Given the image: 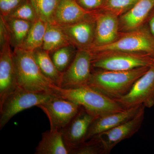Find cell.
Wrapping results in <instances>:
<instances>
[{"instance_id": "cell-31", "label": "cell", "mask_w": 154, "mask_h": 154, "mask_svg": "<svg viewBox=\"0 0 154 154\" xmlns=\"http://www.w3.org/2000/svg\"><path fill=\"white\" fill-rule=\"evenodd\" d=\"M145 25L148 28L149 32L154 36V9L148 18Z\"/></svg>"}, {"instance_id": "cell-19", "label": "cell", "mask_w": 154, "mask_h": 154, "mask_svg": "<svg viewBox=\"0 0 154 154\" xmlns=\"http://www.w3.org/2000/svg\"><path fill=\"white\" fill-rule=\"evenodd\" d=\"M2 17L8 30L11 46L14 49L19 48L25 41L33 23L21 19Z\"/></svg>"}, {"instance_id": "cell-16", "label": "cell", "mask_w": 154, "mask_h": 154, "mask_svg": "<svg viewBox=\"0 0 154 154\" xmlns=\"http://www.w3.org/2000/svg\"><path fill=\"white\" fill-rule=\"evenodd\" d=\"M154 9V0H138L119 17V32H129L144 26Z\"/></svg>"}, {"instance_id": "cell-24", "label": "cell", "mask_w": 154, "mask_h": 154, "mask_svg": "<svg viewBox=\"0 0 154 154\" xmlns=\"http://www.w3.org/2000/svg\"><path fill=\"white\" fill-rule=\"evenodd\" d=\"M38 17L47 23H52L54 16L61 0H30Z\"/></svg>"}, {"instance_id": "cell-8", "label": "cell", "mask_w": 154, "mask_h": 154, "mask_svg": "<svg viewBox=\"0 0 154 154\" xmlns=\"http://www.w3.org/2000/svg\"><path fill=\"white\" fill-rule=\"evenodd\" d=\"M82 106L69 99L54 94L38 105L47 116L50 129L61 131L76 115Z\"/></svg>"}, {"instance_id": "cell-21", "label": "cell", "mask_w": 154, "mask_h": 154, "mask_svg": "<svg viewBox=\"0 0 154 154\" xmlns=\"http://www.w3.org/2000/svg\"><path fill=\"white\" fill-rule=\"evenodd\" d=\"M71 44L60 26L47 23L42 48L51 53L59 48Z\"/></svg>"}, {"instance_id": "cell-18", "label": "cell", "mask_w": 154, "mask_h": 154, "mask_svg": "<svg viewBox=\"0 0 154 154\" xmlns=\"http://www.w3.org/2000/svg\"><path fill=\"white\" fill-rule=\"evenodd\" d=\"M35 154H69L61 131L50 129L42 133Z\"/></svg>"}, {"instance_id": "cell-9", "label": "cell", "mask_w": 154, "mask_h": 154, "mask_svg": "<svg viewBox=\"0 0 154 154\" xmlns=\"http://www.w3.org/2000/svg\"><path fill=\"white\" fill-rule=\"evenodd\" d=\"M124 108L138 105L151 108L154 105V63L138 79L129 92L115 99Z\"/></svg>"}, {"instance_id": "cell-1", "label": "cell", "mask_w": 154, "mask_h": 154, "mask_svg": "<svg viewBox=\"0 0 154 154\" xmlns=\"http://www.w3.org/2000/svg\"><path fill=\"white\" fill-rule=\"evenodd\" d=\"M54 94L77 103L96 118L125 109L115 99L89 86L69 89L55 86Z\"/></svg>"}, {"instance_id": "cell-12", "label": "cell", "mask_w": 154, "mask_h": 154, "mask_svg": "<svg viewBox=\"0 0 154 154\" xmlns=\"http://www.w3.org/2000/svg\"><path fill=\"white\" fill-rule=\"evenodd\" d=\"M95 39L89 50L113 43L119 37V17L109 12L96 10Z\"/></svg>"}, {"instance_id": "cell-4", "label": "cell", "mask_w": 154, "mask_h": 154, "mask_svg": "<svg viewBox=\"0 0 154 154\" xmlns=\"http://www.w3.org/2000/svg\"><path fill=\"white\" fill-rule=\"evenodd\" d=\"M89 50L93 53L120 51L148 56L154 59V36L145 25L137 30L120 32L118 39L113 43Z\"/></svg>"}, {"instance_id": "cell-23", "label": "cell", "mask_w": 154, "mask_h": 154, "mask_svg": "<svg viewBox=\"0 0 154 154\" xmlns=\"http://www.w3.org/2000/svg\"><path fill=\"white\" fill-rule=\"evenodd\" d=\"M77 48L72 44L59 48L52 53L51 59L58 70L62 73L69 66L74 58Z\"/></svg>"}, {"instance_id": "cell-14", "label": "cell", "mask_w": 154, "mask_h": 154, "mask_svg": "<svg viewBox=\"0 0 154 154\" xmlns=\"http://www.w3.org/2000/svg\"><path fill=\"white\" fill-rule=\"evenodd\" d=\"M143 105H138L95 119L88 130L85 141L102 133L118 126L137 115Z\"/></svg>"}, {"instance_id": "cell-29", "label": "cell", "mask_w": 154, "mask_h": 154, "mask_svg": "<svg viewBox=\"0 0 154 154\" xmlns=\"http://www.w3.org/2000/svg\"><path fill=\"white\" fill-rule=\"evenodd\" d=\"M83 9L87 11H93L102 8L104 0H76Z\"/></svg>"}, {"instance_id": "cell-28", "label": "cell", "mask_w": 154, "mask_h": 154, "mask_svg": "<svg viewBox=\"0 0 154 154\" xmlns=\"http://www.w3.org/2000/svg\"><path fill=\"white\" fill-rule=\"evenodd\" d=\"M26 0H0L1 15L7 16Z\"/></svg>"}, {"instance_id": "cell-2", "label": "cell", "mask_w": 154, "mask_h": 154, "mask_svg": "<svg viewBox=\"0 0 154 154\" xmlns=\"http://www.w3.org/2000/svg\"><path fill=\"white\" fill-rule=\"evenodd\" d=\"M13 55L18 87L30 92L54 94L55 85L42 73L34 59L33 51L16 48Z\"/></svg>"}, {"instance_id": "cell-17", "label": "cell", "mask_w": 154, "mask_h": 154, "mask_svg": "<svg viewBox=\"0 0 154 154\" xmlns=\"http://www.w3.org/2000/svg\"><path fill=\"white\" fill-rule=\"evenodd\" d=\"M94 11L83 9L76 0H61L55 11L52 23L60 26L71 25L88 17Z\"/></svg>"}, {"instance_id": "cell-25", "label": "cell", "mask_w": 154, "mask_h": 154, "mask_svg": "<svg viewBox=\"0 0 154 154\" xmlns=\"http://www.w3.org/2000/svg\"><path fill=\"white\" fill-rule=\"evenodd\" d=\"M4 17L21 19L32 23L36 22L39 19L35 8L30 0H26L8 15Z\"/></svg>"}, {"instance_id": "cell-7", "label": "cell", "mask_w": 154, "mask_h": 154, "mask_svg": "<svg viewBox=\"0 0 154 154\" xmlns=\"http://www.w3.org/2000/svg\"><path fill=\"white\" fill-rule=\"evenodd\" d=\"M93 54L88 49H78L73 60L62 73L60 88H74L88 86L92 75Z\"/></svg>"}, {"instance_id": "cell-5", "label": "cell", "mask_w": 154, "mask_h": 154, "mask_svg": "<svg viewBox=\"0 0 154 154\" xmlns=\"http://www.w3.org/2000/svg\"><path fill=\"white\" fill-rule=\"evenodd\" d=\"M54 94L30 92L17 87L0 103V129L16 114L43 104Z\"/></svg>"}, {"instance_id": "cell-13", "label": "cell", "mask_w": 154, "mask_h": 154, "mask_svg": "<svg viewBox=\"0 0 154 154\" xmlns=\"http://www.w3.org/2000/svg\"><path fill=\"white\" fill-rule=\"evenodd\" d=\"M96 118L81 107L76 115L61 131L69 152L85 141L89 128Z\"/></svg>"}, {"instance_id": "cell-11", "label": "cell", "mask_w": 154, "mask_h": 154, "mask_svg": "<svg viewBox=\"0 0 154 154\" xmlns=\"http://www.w3.org/2000/svg\"><path fill=\"white\" fill-rule=\"evenodd\" d=\"M96 11L79 22L60 26L70 44L77 49L89 50L93 46L96 31Z\"/></svg>"}, {"instance_id": "cell-30", "label": "cell", "mask_w": 154, "mask_h": 154, "mask_svg": "<svg viewBox=\"0 0 154 154\" xmlns=\"http://www.w3.org/2000/svg\"><path fill=\"white\" fill-rule=\"evenodd\" d=\"M10 43V34L4 18L0 16V48H3L7 44Z\"/></svg>"}, {"instance_id": "cell-6", "label": "cell", "mask_w": 154, "mask_h": 154, "mask_svg": "<svg viewBox=\"0 0 154 154\" xmlns=\"http://www.w3.org/2000/svg\"><path fill=\"white\" fill-rule=\"evenodd\" d=\"M93 54L92 67L104 70H130L151 66L154 63L153 58L141 54L120 51H105Z\"/></svg>"}, {"instance_id": "cell-3", "label": "cell", "mask_w": 154, "mask_h": 154, "mask_svg": "<svg viewBox=\"0 0 154 154\" xmlns=\"http://www.w3.org/2000/svg\"><path fill=\"white\" fill-rule=\"evenodd\" d=\"M150 66L128 71L99 69L92 72L88 86L112 99H119L129 92L136 81L147 71Z\"/></svg>"}, {"instance_id": "cell-26", "label": "cell", "mask_w": 154, "mask_h": 154, "mask_svg": "<svg viewBox=\"0 0 154 154\" xmlns=\"http://www.w3.org/2000/svg\"><path fill=\"white\" fill-rule=\"evenodd\" d=\"M138 0H104L99 10L109 12L120 17L134 5Z\"/></svg>"}, {"instance_id": "cell-10", "label": "cell", "mask_w": 154, "mask_h": 154, "mask_svg": "<svg viewBox=\"0 0 154 154\" xmlns=\"http://www.w3.org/2000/svg\"><path fill=\"white\" fill-rule=\"evenodd\" d=\"M145 108L143 107L137 115L128 121L95 136L102 143L105 154L109 153L117 144L138 131L143 122Z\"/></svg>"}, {"instance_id": "cell-20", "label": "cell", "mask_w": 154, "mask_h": 154, "mask_svg": "<svg viewBox=\"0 0 154 154\" xmlns=\"http://www.w3.org/2000/svg\"><path fill=\"white\" fill-rule=\"evenodd\" d=\"M33 57L43 75L54 85L59 87L62 73L56 67L50 53L42 48L33 51Z\"/></svg>"}, {"instance_id": "cell-15", "label": "cell", "mask_w": 154, "mask_h": 154, "mask_svg": "<svg viewBox=\"0 0 154 154\" xmlns=\"http://www.w3.org/2000/svg\"><path fill=\"white\" fill-rule=\"evenodd\" d=\"M8 43L0 52V103L18 87L13 51Z\"/></svg>"}, {"instance_id": "cell-22", "label": "cell", "mask_w": 154, "mask_h": 154, "mask_svg": "<svg viewBox=\"0 0 154 154\" xmlns=\"http://www.w3.org/2000/svg\"><path fill=\"white\" fill-rule=\"evenodd\" d=\"M47 23L39 19L33 22L22 46L19 48L33 51L42 47Z\"/></svg>"}, {"instance_id": "cell-27", "label": "cell", "mask_w": 154, "mask_h": 154, "mask_svg": "<svg viewBox=\"0 0 154 154\" xmlns=\"http://www.w3.org/2000/svg\"><path fill=\"white\" fill-rule=\"evenodd\" d=\"M102 143L96 137L83 142L69 152V154H105Z\"/></svg>"}, {"instance_id": "cell-32", "label": "cell", "mask_w": 154, "mask_h": 154, "mask_svg": "<svg viewBox=\"0 0 154 154\" xmlns=\"http://www.w3.org/2000/svg\"></svg>"}]
</instances>
